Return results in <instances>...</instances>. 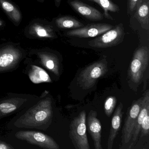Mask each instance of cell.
<instances>
[{
    "instance_id": "6da1fadb",
    "label": "cell",
    "mask_w": 149,
    "mask_h": 149,
    "mask_svg": "<svg viewBox=\"0 0 149 149\" xmlns=\"http://www.w3.org/2000/svg\"><path fill=\"white\" fill-rule=\"evenodd\" d=\"M53 113V99L49 92L45 90L35 102L11 119L7 127L10 129H36L45 131L52 123Z\"/></svg>"
},
{
    "instance_id": "7a4b0ae2",
    "label": "cell",
    "mask_w": 149,
    "mask_h": 149,
    "mask_svg": "<svg viewBox=\"0 0 149 149\" xmlns=\"http://www.w3.org/2000/svg\"><path fill=\"white\" fill-rule=\"evenodd\" d=\"M26 56V51L20 43L8 42L0 45V74L16 70Z\"/></svg>"
},
{
    "instance_id": "3957f363",
    "label": "cell",
    "mask_w": 149,
    "mask_h": 149,
    "mask_svg": "<svg viewBox=\"0 0 149 149\" xmlns=\"http://www.w3.org/2000/svg\"><path fill=\"white\" fill-rule=\"evenodd\" d=\"M39 97L31 94L7 93L0 98V119L19 113L35 102Z\"/></svg>"
},
{
    "instance_id": "277c9868",
    "label": "cell",
    "mask_w": 149,
    "mask_h": 149,
    "mask_svg": "<svg viewBox=\"0 0 149 149\" xmlns=\"http://www.w3.org/2000/svg\"><path fill=\"white\" fill-rule=\"evenodd\" d=\"M149 49L147 47L139 48L134 52L128 72L129 82L139 85L149 64Z\"/></svg>"
},
{
    "instance_id": "5b68a950",
    "label": "cell",
    "mask_w": 149,
    "mask_h": 149,
    "mask_svg": "<svg viewBox=\"0 0 149 149\" xmlns=\"http://www.w3.org/2000/svg\"><path fill=\"white\" fill-rule=\"evenodd\" d=\"M108 70V63L103 59L85 67L78 75L77 84L84 90L94 87L98 79L103 76Z\"/></svg>"
},
{
    "instance_id": "8992f818",
    "label": "cell",
    "mask_w": 149,
    "mask_h": 149,
    "mask_svg": "<svg viewBox=\"0 0 149 149\" xmlns=\"http://www.w3.org/2000/svg\"><path fill=\"white\" fill-rule=\"evenodd\" d=\"M30 56H35L37 64L57 77L61 75V61L55 52L48 48L33 49L29 52Z\"/></svg>"
},
{
    "instance_id": "52a82bcc",
    "label": "cell",
    "mask_w": 149,
    "mask_h": 149,
    "mask_svg": "<svg viewBox=\"0 0 149 149\" xmlns=\"http://www.w3.org/2000/svg\"><path fill=\"white\" fill-rule=\"evenodd\" d=\"M86 114L82 111L70 125L69 136L76 149H90L87 134Z\"/></svg>"
},
{
    "instance_id": "ba28073f",
    "label": "cell",
    "mask_w": 149,
    "mask_h": 149,
    "mask_svg": "<svg viewBox=\"0 0 149 149\" xmlns=\"http://www.w3.org/2000/svg\"><path fill=\"white\" fill-rule=\"evenodd\" d=\"M54 26L51 22L40 19L32 20L24 29L26 38L33 40H53L57 38Z\"/></svg>"
},
{
    "instance_id": "9c48e42d",
    "label": "cell",
    "mask_w": 149,
    "mask_h": 149,
    "mask_svg": "<svg viewBox=\"0 0 149 149\" xmlns=\"http://www.w3.org/2000/svg\"><path fill=\"white\" fill-rule=\"evenodd\" d=\"M100 36L89 41L88 45L97 48H106L116 46L124 39L125 32L123 25L120 23Z\"/></svg>"
},
{
    "instance_id": "30bf717a",
    "label": "cell",
    "mask_w": 149,
    "mask_h": 149,
    "mask_svg": "<svg viewBox=\"0 0 149 149\" xmlns=\"http://www.w3.org/2000/svg\"><path fill=\"white\" fill-rule=\"evenodd\" d=\"M15 136L18 139L43 149H60L59 145L53 138L40 132L19 130L16 132Z\"/></svg>"
},
{
    "instance_id": "8fae6325",
    "label": "cell",
    "mask_w": 149,
    "mask_h": 149,
    "mask_svg": "<svg viewBox=\"0 0 149 149\" xmlns=\"http://www.w3.org/2000/svg\"><path fill=\"white\" fill-rule=\"evenodd\" d=\"M143 98L142 97L135 101L128 111L122 130L121 148H124L125 146L131 142L133 128L141 109Z\"/></svg>"
},
{
    "instance_id": "7c38bea8",
    "label": "cell",
    "mask_w": 149,
    "mask_h": 149,
    "mask_svg": "<svg viewBox=\"0 0 149 149\" xmlns=\"http://www.w3.org/2000/svg\"><path fill=\"white\" fill-rule=\"evenodd\" d=\"M24 61L26 67L23 73L26 75L33 83H50L52 80L46 70L37 64L32 58L26 57Z\"/></svg>"
},
{
    "instance_id": "4fadbf2b",
    "label": "cell",
    "mask_w": 149,
    "mask_h": 149,
    "mask_svg": "<svg viewBox=\"0 0 149 149\" xmlns=\"http://www.w3.org/2000/svg\"><path fill=\"white\" fill-rule=\"evenodd\" d=\"M113 27L112 25L105 23L88 24L80 28L68 31L66 35L78 38H91L101 35Z\"/></svg>"
},
{
    "instance_id": "5bb4252c",
    "label": "cell",
    "mask_w": 149,
    "mask_h": 149,
    "mask_svg": "<svg viewBox=\"0 0 149 149\" xmlns=\"http://www.w3.org/2000/svg\"><path fill=\"white\" fill-rule=\"evenodd\" d=\"M88 130L90 134L95 149H102V125L97 118V113L94 110L89 112L87 118Z\"/></svg>"
},
{
    "instance_id": "9a60e30c",
    "label": "cell",
    "mask_w": 149,
    "mask_h": 149,
    "mask_svg": "<svg viewBox=\"0 0 149 149\" xmlns=\"http://www.w3.org/2000/svg\"><path fill=\"white\" fill-rule=\"evenodd\" d=\"M69 5L75 11L88 19L100 21L103 19V15L98 10L81 1L73 0L69 1Z\"/></svg>"
},
{
    "instance_id": "2e32d148",
    "label": "cell",
    "mask_w": 149,
    "mask_h": 149,
    "mask_svg": "<svg viewBox=\"0 0 149 149\" xmlns=\"http://www.w3.org/2000/svg\"><path fill=\"white\" fill-rule=\"evenodd\" d=\"M148 111H149V92L148 90L143 96L141 109L135 123L131 140L128 149H131L136 144L139 136L143 118Z\"/></svg>"
},
{
    "instance_id": "e0dca14e",
    "label": "cell",
    "mask_w": 149,
    "mask_h": 149,
    "mask_svg": "<svg viewBox=\"0 0 149 149\" xmlns=\"http://www.w3.org/2000/svg\"><path fill=\"white\" fill-rule=\"evenodd\" d=\"M0 8L15 26H19L22 21V15L17 5L11 0H0Z\"/></svg>"
},
{
    "instance_id": "ac0fdd59",
    "label": "cell",
    "mask_w": 149,
    "mask_h": 149,
    "mask_svg": "<svg viewBox=\"0 0 149 149\" xmlns=\"http://www.w3.org/2000/svg\"><path fill=\"white\" fill-rule=\"evenodd\" d=\"M123 104L119 103L118 107L115 110L111 119V126L110 130L109 135L107 143V149H111L113 147L114 140L118 134L121 127L123 118Z\"/></svg>"
},
{
    "instance_id": "d6986e66",
    "label": "cell",
    "mask_w": 149,
    "mask_h": 149,
    "mask_svg": "<svg viewBox=\"0 0 149 149\" xmlns=\"http://www.w3.org/2000/svg\"><path fill=\"white\" fill-rule=\"evenodd\" d=\"M134 17L142 28L149 29V0H138L135 6Z\"/></svg>"
},
{
    "instance_id": "ffe728a7",
    "label": "cell",
    "mask_w": 149,
    "mask_h": 149,
    "mask_svg": "<svg viewBox=\"0 0 149 149\" xmlns=\"http://www.w3.org/2000/svg\"><path fill=\"white\" fill-rule=\"evenodd\" d=\"M53 25L61 29H76L84 26L83 24L70 16H61L54 20Z\"/></svg>"
},
{
    "instance_id": "44dd1931",
    "label": "cell",
    "mask_w": 149,
    "mask_h": 149,
    "mask_svg": "<svg viewBox=\"0 0 149 149\" xmlns=\"http://www.w3.org/2000/svg\"><path fill=\"white\" fill-rule=\"evenodd\" d=\"M88 1H92L97 3L100 6L104 11V15L107 19L113 20L114 19L109 15V12L111 13H118L120 9L119 7L115 3H113L111 0H88Z\"/></svg>"
},
{
    "instance_id": "7402d4cb",
    "label": "cell",
    "mask_w": 149,
    "mask_h": 149,
    "mask_svg": "<svg viewBox=\"0 0 149 149\" xmlns=\"http://www.w3.org/2000/svg\"><path fill=\"white\" fill-rule=\"evenodd\" d=\"M117 99L115 96L108 97L105 100L104 104V110L105 114L110 117L112 114L116 104Z\"/></svg>"
},
{
    "instance_id": "603a6c76",
    "label": "cell",
    "mask_w": 149,
    "mask_h": 149,
    "mask_svg": "<svg viewBox=\"0 0 149 149\" xmlns=\"http://www.w3.org/2000/svg\"><path fill=\"white\" fill-rule=\"evenodd\" d=\"M149 111L147 112L144 117L143 118L141 125L140 131L141 137L148 136L149 135Z\"/></svg>"
},
{
    "instance_id": "cb8c5ba5",
    "label": "cell",
    "mask_w": 149,
    "mask_h": 149,
    "mask_svg": "<svg viewBox=\"0 0 149 149\" xmlns=\"http://www.w3.org/2000/svg\"><path fill=\"white\" fill-rule=\"evenodd\" d=\"M138 0H127L128 13H130L135 10V6Z\"/></svg>"
},
{
    "instance_id": "d4e9b609",
    "label": "cell",
    "mask_w": 149,
    "mask_h": 149,
    "mask_svg": "<svg viewBox=\"0 0 149 149\" xmlns=\"http://www.w3.org/2000/svg\"><path fill=\"white\" fill-rule=\"evenodd\" d=\"M14 148L10 144L0 140V149H14Z\"/></svg>"
},
{
    "instance_id": "484cf974",
    "label": "cell",
    "mask_w": 149,
    "mask_h": 149,
    "mask_svg": "<svg viewBox=\"0 0 149 149\" xmlns=\"http://www.w3.org/2000/svg\"><path fill=\"white\" fill-rule=\"evenodd\" d=\"M55 4L56 7L58 8L60 6L61 0H54Z\"/></svg>"
},
{
    "instance_id": "4316f807",
    "label": "cell",
    "mask_w": 149,
    "mask_h": 149,
    "mask_svg": "<svg viewBox=\"0 0 149 149\" xmlns=\"http://www.w3.org/2000/svg\"><path fill=\"white\" fill-rule=\"evenodd\" d=\"M38 2H40V3H42L44 2L45 1V0H36Z\"/></svg>"
},
{
    "instance_id": "83f0119b",
    "label": "cell",
    "mask_w": 149,
    "mask_h": 149,
    "mask_svg": "<svg viewBox=\"0 0 149 149\" xmlns=\"http://www.w3.org/2000/svg\"><path fill=\"white\" fill-rule=\"evenodd\" d=\"M3 24V22H2V21H1V20H0V26H2V25Z\"/></svg>"
}]
</instances>
